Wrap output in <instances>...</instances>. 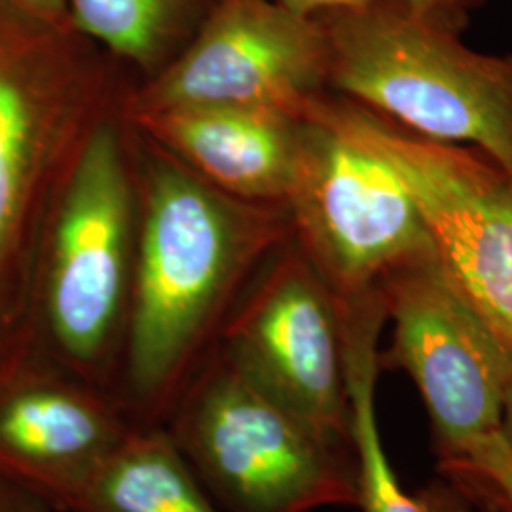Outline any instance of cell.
Returning <instances> with one entry per match:
<instances>
[{
  "label": "cell",
  "mask_w": 512,
  "mask_h": 512,
  "mask_svg": "<svg viewBox=\"0 0 512 512\" xmlns=\"http://www.w3.org/2000/svg\"><path fill=\"white\" fill-rule=\"evenodd\" d=\"M293 236L285 205L236 207L181 165L152 171L133 260L116 397L135 425L169 418L247 268Z\"/></svg>",
  "instance_id": "6da1fadb"
},
{
  "label": "cell",
  "mask_w": 512,
  "mask_h": 512,
  "mask_svg": "<svg viewBox=\"0 0 512 512\" xmlns=\"http://www.w3.org/2000/svg\"><path fill=\"white\" fill-rule=\"evenodd\" d=\"M315 18L327 40V92L423 137L478 148L512 175V55L476 52L403 4Z\"/></svg>",
  "instance_id": "7a4b0ae2"
},
{
  "label": "cell",
  "mask_w": 512,
  "mask_h": 512,
  "mask_svg": "<svg viewBox=\"0 0 512 512\" xmlns=\"http://www.w3.org/2000/svg\"><path fill=\"white\" fill-rule=\"evenodd\" d=\"M164 427L224 512L357 507L353 444L294 414L222 348L192 376Z\"/></svg>",
  "instance_id": "3957f363"
},
{
  "label": "cell",
  "mask_w": 512,
  "mask_h": 512,
  "mask_svg": "<svg viewBox=\"0 0 512 512\" xmlns=\"http://www.w3.org/2000/svg\"><path fill=\"white\" fill-rule=\"evenodd\" d=\"M310 103L397 175L444 274L512 357L511 173L478 148L423 137L346 97Z\"/></svg>",
  "instance_id": "277c9868"
},
{
  "label": "cell",
  "mask_w": 512,
  "mask_h": 512,
  "mask_svg": "<svg viewBox=\"0 0 512 512\" xmlns=\"http://www.w3.org/2000/svg\"><path fill=\"white\" fill-rule=\"evenodd\" d=\"M296 247L336 306L385 300V283L437 251L397 175L311 103L285 202ZM439 258V256H437Z\"/></svg>",
  "instance_id": "5b68a950"
},
{
  "label": "cell",
  "mask_w": 512,
  "mask_h": 512,
  "mask_svg": "<svg viewBox=\"0 0 512 512\" xmlns=\"http://www.w3.org/2000/svg\"><path fill=\"white\" fill-rule=\"evenodd\" d=\"M129 226L124 154L116 131L101 126L86 139L63 200L44 313L63 368L114 397L133 275Z\"/></svg>",
  "instance_id": "8992f818"
},
{
  "label": "cell",
  "mask_w": 512,
  "mask_h": 512,
  "mask_svg": "<svg viewBox=\"0 0 512 512\" xmlns=\"http://www.w3.org/2000/svg\"><path fill=\"white\" fill-rule=\"evenodd\" d=\"M384 294L393 340L380 370H403L418 387L439 467L465 459L503 431L512 357L437 256L391 275Z\"/></svg>",
  "instance_id": "52a82bcc"
},
{
  "label": "cell",
  "mask_w": 512,
  "mask_h": 512,
  "mask_svg": "<svg viewBox=\"0 0 512 512\" xmlns=\"http://www.w3.org/2000/svg\"><path fill=\"white\" fill-rule=\"evenodd\" d=\"M327 92V40L319 19L274 0H217L137 114L175 107H243L302 116Z\"/></svg>",
  "instance_id": "ba28073f"
},
{
  "label": "cell",
  "mask_w": 512,
  "mask_h": 512,
  "mask_svg": "<svg viewBox=\"0 0 512 512\" xmlns=\"http://www.w3.org/2000/svg\"><path fill=\"white\" fill-rule=\"evenodd\" d=\"M220 348L294 414L353 444L340 315L296 243L230 317Z\"/></svg>",
  "instance_id": "9c48e42d"
},
{
  "label": "cell",
  "mask_w": 512,
  "mask_h": 512,
  "mask_svg": "<svg viewBox=\"0 0 512 512\" xmlns=\"http://www.w3.org/2000/svg\"><path fill=\"white\" fill-rule=\"evenodd\" d=\"M137 425L101 387L61 370L0 376V475L67 512Z\"/></svg>",
  "instance_id": "30bf717a"
},
{
  "label": "cell",
  "mask_w": 512,
  "mask_h": 512,
  "mask_svg": "<svg viewBox=\"0 0 512 512\" xmlns=\"http://www.w3.org/2000/svg\"><path fill=\"white\" fill-rule=\"evenodd\" d=\"M139 120L217 190L247 202H287L300 160L302 116L243 107H175L139 114Z\"/></svg>",
  "instance_id": "8fae6325"
},
{
  "label": "cell",
  "mask_w": 512,
  "mask_h": 512,
  "mask_svg": "<svg viewBox=\"0 0 512 512\" xmlns=\"http://www.w3.org/2000/svg\"><path fill=\"white\" fill-rule=\"evenodd\" d=\"M348 380L351 442L357 463V507L363 512H473V503L450 480L406 494L395 475L376 414V382L380 374L378 342L385 327L382 315L355 313L340 319Z\"/></svg>",
  "instance_id": "7c38bea8"
},
{
  "label": "cell",
  "mask_w": 512,
  "mask_h": 512,
  "mask_svg": "<svg viewBox=\"0 0 512 512\" xmlns=\"http://www.w3.org/2000/svg\"><path fill=\"white\" fill-rule=\"evenodd\" d=\"M67 512H224L162 425H137Z\"/></svg>",
  "instance_id": "4fadbf2b"
},
{
  "label": "cell",
  "mask_w": 512,
  "mask_h": 512,
  "mask_svg": "<svg viewBox=\"0 0 512 512\" xmlns=\"http://www.w3.org/2000/svg\"><path fill=\"white\" fill-rule=\"evenodd\" d=\"M74 31L110 54L152 65L192 37L217 0H65Z\"/></svg>",
  "instance_id": "5bb4252c"
},
{
  "label": "cell",
  "mask_w": 512,
  "mask_h": 512,
  "mask_svg": "<svg viewBox=\"0 0 512 512\" xmlns=\"http://www.w3.org/2000/svg\"><path fill=\"white\" fill-rule=\"evenodd\" d=\"M21 82L0 63V260L23 205L40 139L37 105Z\"/></svg>",
  "instance_id": "9a60e30c"
},
{
  "label": "cell",
  "mask_w": 512,
  "mask_h": 512,
  "mask_svg": "<svg viewBox=\"0 0 512 512\" xmlns=\"http://www.w3.org/2000/svg\"><path fill=\"white\" fill-rule=\"evenodd\" d=\"M439 471L475 507L512 512V452L503 431L478 444L467 458L442 465Z\"/></svg>",
  "instance_id": "2e32d148"
},
{
  "label": "cell",
  "mask_w": 512,
  "mask_h": 512,
  "mask_svg": "<svg viewBox=\"0 0 512 512\" xmlns=\"http://www.w3.org/2000/svg\"><path fill=\"white\" fill-rule=\"evenodd\" d=\"M277 4L291 8L304 16H321L336 10H348L370 4H403L429 18L437 19L442 25L463 33L476 10L486 0H274Z\"/></svg>",
  "instance_id": "e0dca14e"
},
{
  "label": "cell",
  "mask_w": 512,
  "mask_h": 512,
  "mask_svg": "<svg viewBox=\"0 0 512 512\" xmlns=\"http://www.w3.org/2000/svg\"><path fill=\"white\" fill-rule=\"evenodd\" d=\"M0 4L21 18L33 21L40 29L57 33L74 31L65 0H0Z\"/></svg>",
  "instance_id": "ac0fdd59"
},
{
  "label": "cell",
  "mask_w": 512,
  "mask_h": 512,
  "mask_svg": "<svg viewBox=\"0 0 512 512\" xmlns=\"http://www.w3.org/2000/svg\"><path fill=\"white\" fill-rule=\"evenodd\" d=\"M0 512H52V509L33 492L0 475Z\"/></svg>",
  "instance_id": "d6986e66"
},
{
  "label": "cell",
  "mask_w": 512,
  "mask_h": 512,
  "mask_svg": "<svg viewBox=\"0 0 512 512\" xmlns=\"http://www.w3.org/2000/svg\"><path fill=\"white\" fill-rule=\"evenodd\" d=\"M503 435L505 440L509 444L512 452V387L511 393H509V399H507V408H505V421H503Z\"/></svg>",
  "instance_id": "ffe728a7"
}]
</instances>
